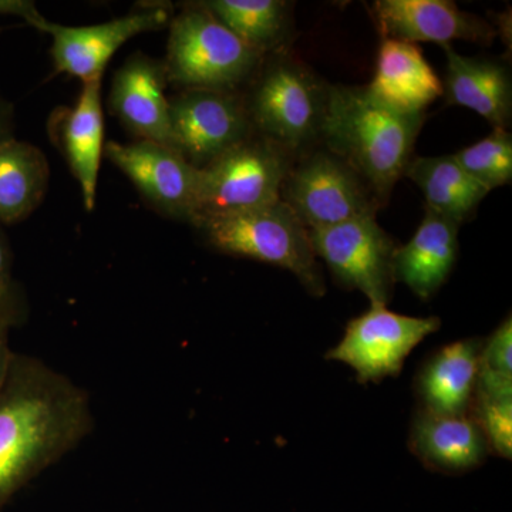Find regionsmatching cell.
Wrapping results in <instances>:
<instances>
[{
	"mask_svg": "<svg viewBox=\"0 0 512 512\" xmlns=\"http://www.w3.org/2000/svg\"><path fill=\"white\" fill-rule=\"evenodd\" d=\"M60 144L70 170L82 188L84 207L93 211L101 157L106 146L101 80L83 84L77 103L60 120Z\"/></svg>",
	"mask_w": 512,
	"mask_h": 512,
	"instance_id": "ffe728a7",
	"label": "cell"
},
{
	"mask_svg": "<svg viewBox=\"0 0 512 512\" xmlns=\"http://www.w3.org/2000/svg\"><path fill=\"white\" fill-rule=\"evenodd\" d=\"M440 326L436 316L413 318L386 306H372L350 320L342 340L325 359L352 367L360 384L380 383L399 376L413 349Z\"/></svg>",
	"mask_w": 512,
	"mask_h": 512,
	"instance_id": "9c48e42d",
	"label": "cell"
},
{
	"mask_svg": "<svg viewBox=\"0 0 512 512\" xmlns=\"http://www.w3.org/2000/svg\"><path fill=\"white\" fill-rule=\"evenodd\" d=\"M170 22L168 6H150L130 15L90 26H64L43 16L32 28L52 36V59L57 73L77 77L84 83L103 77L111 57L128 40L153 32Z\"/></svg>",
	"mask_w": 512,
	"mask_h": 512,
	"instance_id": "8fae6325",
	"label": "cell"
},
{
	"mask_svg": "<svg viewBox=\"0 0 512 512\" xmlns=\"http://www.w3.org/2000/svg\"><path fill=\"white\" fill-rule=\"evenodd\" d=\"M15 353L9 345V333H0V393L8 380Z\"/></svg>",
	"mask_w": 512,
	"mask_h": 512,
	"instance_id": "4dcf8cb0",
	"label": "cell"
},
{
	"mask_svg": "<svg viewBox=\"0 0 512 512\" xmlns=\"http://www.w3.org/2000/svg\"><path fill=\"white\" fill-rule=\"evenodd\" d=\"M0 15L16 16L26 20L30 26L35 25L43 18L36 5L29 0H0Z\"/></svg>",
	"mask_w": 512,
	"mask_h": 512,
	"instance_id": "f1b7e54d",
	"label": "cell"
},
{
	"mask_svg": "<svg viewBox=\"0 0 512 512\" xmlns=\"http://www.w3.org/2000/svg\"><path fill=\"white\" fill-rule=\"evenodd\" d=\"M264 59L197 3L171 22L164 67L168 82L184 90L235 93L254 79Z\"/></svg>",
	"mask_w": 512,
	"mask_h": 512,
	"instance_id": "5b68a950",
	"label": "cell"
},
{
	"mask_svg": "<svg viewBox=\"0 0 512 512\" xmlns=\"http://www.w3.org/2000/svg\"><path fill=\"white\" fill-rule=\"evenodd\" d=\"M208 244L225 255L286 269L313 296L326 293L308 229L284 201L194 222Z\"/></svg>",
	"mask_w": 512,
	"mask_h": 512,
	"instance_id": "277c9868",
	"label": "cell"
},
{
	"mask_svg": "<svg viewBox=\"0 0 512 512\" xmlns=\"http://www.w3.org/2000/svg\"><path fill=\"white\" fill-rule=\"evenodd\" d=\"M295 156L262 137L251 136L207 167L198 180L195 221L265 207L281 200Z\"/></svg>",
	"mask_w": 512,
	"mask_h": 512,
	"instance_id": "8992f818",
	"label": "cell"
},
{
	"mask_svg": "<svg viewBox=\"0 0 512 512\" xmlns=\"http://www.w3.org/2000/svg\"><path fill=\"white\" fill-rule=\"evenodd\" d=\"M367 92L397 113L426 114L427 107L443 97V82L413 43L383 40L376 72Z\"/></svg>",
	"mask_w": 512,
	"mask_h": 512,
	"instance_id": "2e32d148",
	"label": "cell"
},
{
	"mask_svg": "<svg viewBox=\"0 0 512 512\" xmlns=\"http://www.w3.org/2000/svg\"><path fill=\"white\" fill-rule=\"evenodd\" d=\"M26 316L28 309L20 289L0 295V333H10L13 328L23 325Z\"/></svg>",
	"mask_w": 512,
	"mask_h": 512,
	"instance_id": "4316f807",
	"label": "cell"
},
{
	"mask_svg": "<svg viewBox=\"0 0 512 512\" xmlns=\"http://www.w3.org/2000/svg\"><path fill=\"white\" fill-rule=\"evenodd\" d=\"M477 384L491 389H512L511 315L483 340Z\"/></svg>",
	"mask_w": 512,
	"mask_h": 512,
	"instance_id": "484cf974",
	"label": "cell"
},
{
	"mask_svg": "<svg viewBox=\"0 0 512 512\" xmlns=\"http://www.w3.org/2000/svg\"><path fill=\"white\" fill-rule=\"evenodd\" d=\"M201 5L264 56L268 52H279L289 35L291 3L282 0H208Z\"/></svg>",
	"mask_w": 512,
	"mask_h": 512,
	"instance_id": "603a6c76",
	"label": "cell"
},
{
	"mask_svg": "<svg viewBox=\"0 0 512 512\" xmlns=\"http://www.w3.org/2000/svg\"><path fill=\"white\" fill-rule=\"evenodd\" d=\"M93 430L82 386L42 359L15 353L0 393V512Z\"/></svg>",
	"mask_w": 512,
	"mask_h": 512,
	"instance_id": "6da1fadb",
	"label": "cell"
},
{
	"mask_svg": "<svg viewBox=\"0 0 512 512\" xmlns=\"http://www.w3.org/2000/svg\"><path fill=\"white\" fill-rule=\"evenodd\" d=\"M426 114L397 113L366 86L329 84L320 141L345 160L384 205L404 177Z\"/></svg>",
	"mask_w": 512,
	"mask_h": 512,
	"instance_id": "7a4b0ae2",
	"label": "cell"
},
{
	"mask_svg": "<svg viewBox=\"0 0 512 512\" xmlns=\"http://www.w3.org/2000/svg\"><path fill=\"white\" fill-rule=\"evenodd\" d=\"M13 131H15V111L12 104L0 96V144L15 138Z\"/></svg>",
	"mask_w": 512,
	"mask_h": 512,
	"instance_id": "f546056e",
	"label": "cell"
},
{
	"mask_svg": "<svg viewBox=\"0 0 512 512\" xmlns=\"http://www.w3.org/2000/svg\"><path fill=\"white\" fill-rule=\"evenodd\" d=\"M404 177L423 192L426 208L457 225L470 221L488 194L458 165L453 154L413 157Z\"/></svg>",
	"mask_w": 512,
	"mask_h": 512,
	"instance_id": "44dd1931",
	"label": "cell"
},
{
	"mask_svg": "<svg viewBox=\"0 0 512 512\" xmlns=\"http://www.w3.org/2000/svg\"><path fill=\"white\" fill-rule=\"evenodd\" d=\"M409 448L427 470L461 476L483 466L490 454L476 420L468 414H436L417 407Z\"/></svg>",
	"mask_w": 512,
	"mask_h": 512,
	"instance_id": "9a60e30c",
	"label": "cell"
},
{
	"mask_svg": "<svg viewBox=\"0 0 512 512\" xmlns=\"http://www.w3.org/2000/svg\"><path fill=\"white\" fill-rule=\"evenodd\" d=\"M308 232L316 258L323 259L339 285L362 292L372 306L392 301L397 245L377 224L376 215Z\"/></svg>",
	"mask_w": 512,
	"mask_h": 512,
	"instance_id": "ba28073f",
	"label": "cell"
},
{
	"mask_svg": "<svg viewBox=\"0 0 512 512\" xmlns=\"http://www.w3.org/2000/svg\"><path fill=\"white\" fill-rule=\"evenodd\" d=\"M281 200L308 231L376 215L383 207L366 181L328 148L295 158Z\"/></svg>",
	"mask_w": 512,
	"mask_h": 512,
	"instance_id": "52a82bcc",
	"label": "cell"
},
{
	"mask_svg": "<svg viewBox=\"0 0 512 512\" xmlns=\"http://www.w3.org/2000/svg\"><path fill=\"white\" fill-rule=\"evenodd\" d=\"M104 154L158 210L194 221L200 170L174 148L144 140L130 144L110 141Z\"/></svg>",
	"mask_w": 512,
	"mask_h": 512,
	"instance_id": "7c38bea8",
	"label": "cell"
},
{
	"mask_svg": "<svg viewBox=\"0 0 512 512\" xmlns=\"http://www.w3.org/2000/svg\"><path fill=\"white\" fill-rule=\"evenodd\" d=\"M481 338L448 343L420 367L414 380L419 409L436 414H468L476 390Z\"/></svg>",
	"mask_w": 512,
	"mask_h": 512,
	"instance_id": "ac0fdd59",
	"label": "cell"
},
{
	"mask_svg": "<svg viewBox=\"0 0 512 512\" xmlns=\"http://www.w3.org/2000/svg\"><path fill=\"white\" fill-rule=\"evenodd\" d=\"M447 56L443 97L451 106L476 111L494 128L508 130L512 116V84L504 64L490 59H476L443 46Z\"/></svg>",
	"mask_w": 512,
	"mask_h": 512,
	"instance_id": "d6986e66",
	"label": "cell"
},
{
	"mask_svg": "<svg viewBox=\"0 0 512 512\" xmlns=\"http://www.w3.org/2000/svg\"><path fill=\"white\" fill-rule=\"evenodd\" d=\"M167 83L164 63L137 53L114 76L110 106L140 140L174 148L170 99L165 96Z\"/></svg>",
	"mask_w": 512,
	"mask_h": 512,
	"instance_id": "5bb4252c",
	"label": "cell"
},
{
	"mask_svg": "<svg viewBox=\"0 0 512 512\" xmlns=\"http://www.w3.org/2000/svg\"><path fill=\"white\" fill-rule=\"evenodd\" d=\"M370 10L383 40L440 46L463 40L490 46L497 37L495 26L450 0H376Z\"/></svg>",
	"mask_w": 512,
	"mask_h": 512,
	"instance_id": "4fadbf2b",
	"label": "cell"
},
{
	"mask_svg": "<svg viewBox=\"0 0 512 512\" xmlns=\"http://www.w3.org/2000/svg\"><path fill=\"white\" fill-rule=\"evenodd\" d=\"M245 101L259 137L298 157L320 141L329 84L298 59L275 52L255 74Z\"/></svg>",
	"mask_w": 512,
	"mask_h": 512,
	"instance_id": "3957f363",
	"label": "cell"
},
{
	"mask_svg": "<svg viewBox=\"0 0 512 512\" xmlns=\"http://www.w3.org/2000/svg\"><path fill=\"white\" fill-rule=\"evenodd\" d=\"M170 110L174 148L198 170L254 136L237 93L183 90L170 100Z\"/></svg>",
	"mask_w": 512,
	"mask_h": 512,
	"instance_id": "30bf717a",
	"label": "cell"
},
{
	"mask_svg": "<svg viewBox=\"0 0 512 512\" xmlns=\"http://www.w3.org/2000/svg\"><path fill=\"white\" fill-rule=\"evenodd\" d=\"M458 165L490 192L512 180V136L494 128L490 136L453 154Z\"/></svg>",
	"mask_w": 512,
	"mask_h": 512,
	"instance_id": "cb8c5ba5",
	"label": "cell"
},
{
	"mask_svg": "<svg viewBox=\"0 0 512 512\" xmlns=\"http://www.w3.org/2000/svg\"><path fill=\"white\" fill-rule=\"evenodd\" d=\"M49 180L40 148L16 138L0 144V224L26 220L45 198Z\"/></svg>",
	"mask_w": 512,
	"mask_h": 512,
	"instance_id": "7402d4cb",
	"label": "cell"
},
{
	"mask_svg": "<svg viewBox=\"0 0 512 512\" xmlns=\"http://www.w3.org/2000/svg\"><path fill=\"white\" fill-rule=\"evenodd\" d=\"M13 255L10 251L8 238L0 227V295L16 291L18 285L12 275Z\"/></svg>",
	"mask_w": 512,
	"mask_h": 512,
	"instance_id": "83f0119b",
	"label": "cell"
},
{
	"mask_svg": "<svg viewBox=\"0 0 512 512\" xmlns=\"http://www.w3.org/2000/svg\"><path fill=\"white\" fill-rule=\"evenodd\" d=\"M458 229L460 225L426 208L412 239L394 252V281L402 282L421 301L433 298L456 265Z\"/></svg>",
	"mask_w": 512,
	"mask_h": 512,
	"instance_id": "e0dca14e",
	"label": "cell"
},
{
	"mask_svg": "<svg viewBox=\"0 0 512 512\" xmlns=\"http://www.w3.org/2000/svg\"><path fill=\"white\" fill-rule=\"evenodd\" d=\"M468 413L483 431L490 454L511 460L512 392H497L476 386Z\"/></svg>",
	"mask_w": 512,
	"mask_h": 512,
	"instance_id": "d4e9b609",
	"label": "cell"
}]
</instances>
